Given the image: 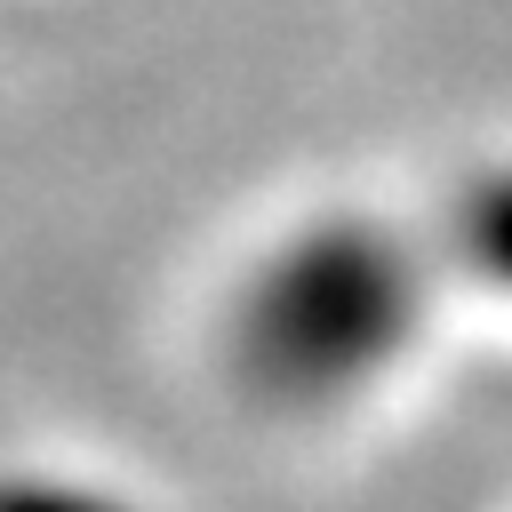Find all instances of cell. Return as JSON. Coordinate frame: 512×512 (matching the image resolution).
Masks as SVG:
<instances>
[{
  "mask_svg": "<svg viewBox=\"0 0 512 512\" xmlns=\"http://www.w3.org/2000/svg\"><path fill=\"white\" fill-rule=\"evenodd\" d=\"M384 256H368L360 240L312 248L296 256L264 304H256V352L280 384H328V376H360L384 344H392V304H384Z\"/></svg>",
  "mask_w": 512,
  "mask_h": 512,
  "instance_id": "1",
  "label": "cell"
},
{
  "mask_svg": "<svg viewBox=\"0 0 512 512\" xmlns=\"http://www.w3.org/2000/svg\"><path fill=\"white\" fill-rule=\"evenodd\" d=\"M8 512H88V504H56V496H16Z\"/></svg>",
  "mask_w": 512,
  "mask_h": 512,
  "instance_id": "2",
  "label": "cell"
}]
</instances>
